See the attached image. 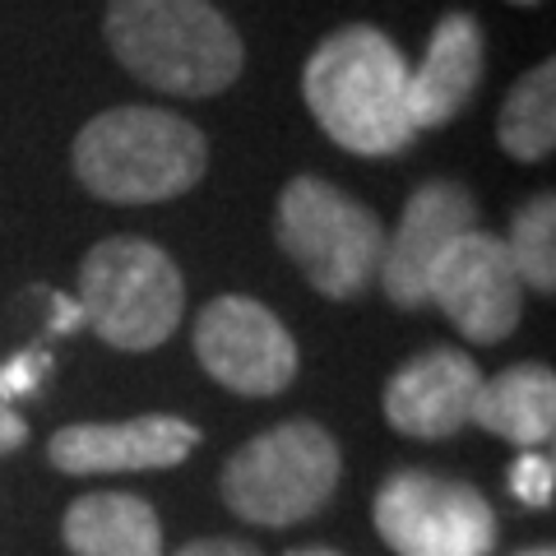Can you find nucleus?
Listing matches in <instances>:
<instances>
[{
	"instance_id": "nucleus-1",
	"label": "nucleus",
	"mask_w": 556,
	"mask_h": 556,
	"mask_svg": "<svg viewBox=\"0 0 556 556\" xmlns=\"http://www.w3.org/2000/svg\"><path fill=\"white\" fill-rule=\"evenodd\" d=\"M408 61L371 24H343L306 56L302 98L316 126L357 159H390L413 144Z\"/></svg>"
},
{
	"instance_id": "nucleus-2",
	"label": "nucleus",
	"mask_w": 556,
	"mask_h": 556,
	"mask_svg": "<svg viewBox=\"0 0 556 556\" xmlns=\"http://www.w3.org/2000/svg\"><path fill=\"white\" fill-rule=\"evenodd\" d=\"M108 47L167 98H214L247 65L241 33L214 0H108Z\"/></svg>"
},
{
	"instance_id": "nucleus-3",
	"label": "nucleus",
	"mask_w": 556,
	"mask_h": 556,
	"mask_svg": "<svg viewBox=\"0 0 556 556\" xmlns=\"http://www.w3.org/2000/svg\"><path fill=\"white\" fill-rule=\"evenodd\" d=\"M208 139L167 108H108L75 135V177L108 204H163L204 181Z\"/></svg>"
},
{
	"instance_id": "nucleus-4",
	"label": "nucleus",
	"mask_w": 556,
	"mask_h": 556,
	"mask_svg": "<svg viewBox=\"0 0 556 556\" xmlns=\"http://www.w3.org/2000/svg\"><path fill=\"white\" fill-rule=\"evenodd\" d=\"M274 241L329 302H357L386 260V223L325 177H292L274 204Z\"/></svg>"
},
{
	"instance_id": "nucleus-5",
	"label": "nucleus",
	"mask_w": 556,
	"mask_h": 556,
	"mask_svg": "<svg viewBox=\"0 0 556 556\" xmlns=\"http://www.w3.org/2000/svg\"><path fill=\"white\" fill-rule=\"evenodd\" d=\"M343 478V450L320 422L292 417L260 431L223 464V501L247 525L288 529L320 515Z\"/></svg>"
},
{
	"instance_id": "nucleus-6",
	"label": "nucleus",
	"mask_w": 556,
	"mask_h": 556,
	"mask_svg": "<svg viewBox=\"0 0 556 556\" xmlns=\"http://www.w3.org/2000/svg\"><path fill=\"white\" fill-rule=\"evenodd\" d=\"M75 302L102 343L121 353H149L177 334L186 283L163 247L144 237H108L84 255Z\"/></svg>"
},
{
	"instance_id": "nucleus-7",
	"label": "nucleus",
	"mask_w": 556,
	"mask_h": 556,
	"mask_svg": "<svg viewBox=\"0 0 556 556\" xmlns=\"http://www.w3.org/2000/svg\"><path fill=\"white\" fill-rule=\"evenodd\" d=\"M376 533L394 556H492L496 510L478 486L404 468L376 492Z\"/></svg>"
},
{
	"instance_id": "nucleus-8",
	"label": "nucleus",
	"mask_w": 556,
	"mask_h": 556,
	"mask_svg": "<svg viewBox=\"0 0 556 556\" xmlns=\"http://www.w3.org/2000/svg\"><path fill=\"white\" fill-rule=\"evenodd\" d=\"M200 367L218 380L223 390L247 394V399H274L298 380V339L288 325L274 316L265 302L241 298V292H223V298L204 302L190 329Z\"/></svg>"
},
{
	"instance_id": "nucleus-9",
	"label": "nucleus",
	"mask_w": 556,
	"mask_h": 556,
	"mask_svg": "<svg viewBox=\"0 0 556 556\" xmlns=\"http://www.w3.org/2000/svg\"><path fill=\"white\" fill-rule=\"evenodd\" d=\"M525 278L515 274L506 241L468 228L445 247L427 274V302L445 311V320L468 343H501L525 320Z\"/></svg>"
},
{
	"instance_id": "nucleus-10",
	"label": "nucleus",
	"mask_w": 556,
	"mask_h": 556,
	"mask_svg": "<svg viewBox=\"0 0 556 556\" xmlns=\"http://www.w3.org/2000/svg\"><path fill=\"white\" fill-rule=\"evenodd\" d=\"M200 427L172 413H144L130 422H75L47 441L51 468L70 478L98 473H144V468H177L195 455Z\"/></svg>"
},
{
	"instance_id": "nucleus-11",
	"label": "nucleus",
	"mask_w": 556,
	"mask_h": 556,
	"mask_svg": "<svg viewBox=\"0 0 556 556\" xmlns=\"http://www.w3.org/2000/svg\"><path fill=\"white\" fill-rule=\"evenodd\" d=\"M468 228H478V204L459 181H422L399 214L394 237H386L380 283L399 311L427 306V274L445 255V247Z\"/></svg>"
},
{
	"instance_id": "nucleus-12",
	"label": "nucleus",
	"mask_w": 556,
	"mask_h": 556,
	"mask_svg": "<svg viewBox=\"0 0 556 556\" xmlns=\"http://www.w3.org/2000/svg\"><path fill=\"white\" fill-rule=\"evenodd\" d=\"M482 367L464 348H427L386 380V422L399 437L445 441L468 427Z\"/></svg>"
},
{
	"instance_id": "nucleus-13",
	"label": "nucleus",
	"mask_w": 556,
	"mask_h": 556,
	"mask_svg": "<svg viewBox=\"0 0 556 556\" xmlns=\"http://www.w3.org/2000/svg\"><path fill=\"white\" fill-rule=\"evenodd\" d=\"M486 70V38L473 14H445L417 70H408V112L417 130L450 126L473 102Z\"/></svg>"
},
{
	"instance_id": "nucleus-14",
	"label": "nucleus",
	"mask_w": 556,
	"mask_h": 556,
	"mask_svg": "<svg viewBox=\"0 0 556 556\" xmlns=\"http://www.w3.org/2000/svg\"><path fill=\"white\" fill-rule=\"evenodd\" d=\"M468 422L482 431L525 445V450H547L556 431V376L543 362H515L501 376H482V390L473 399Z\"/></svg>"
},
{
	"instance_id": "nucleus-15",
	"label": "nucleus",
	"mask_w": 556,
	"mask_h": 556,
	"mask_svg": "<svg viewBox=\"0 0 556 556\" xmlns=\"http://www.w3.org/2000/svg\"><path fill=\"white\" fill-rule=\"evenodd\" d=\"M70 556H163V525L135 492H89L61 519Z\"/></svg>"
},
{
	"instance_id": "nucleus-16",
	"label": "nucleus",
	"mask_w": 556,
	"mask_h": 556,
	"mask_svg": "<svg viewBox=\"0 0 556 556\" xmlns=\"http://www.w3.org/2000/svg\"><path fill=\"white\" fill-rule=\"evenodd\" d=\"M496 139L515 163H543L556 149V65L543 61L515 79L501 102Z\"/></svg>"
},
{
	"instance_id": "nucleus-17",
	"label": "nucleus",
	"mask_w": 556,
	"mask_h": 556,
	"mask_svg": "<svg viewBox=\"0 0 556 556\" xmlns=\"http://www.w3.org/2000/svg\"><path fill=\"white\" fill-rule=\"evenodd\" d=\"M506 251H510L515 274L525 278V288L547 292L552 298V288H556V195L552 190L533 195L515 214Z\"/></svg>"
},
{
	"instance_id": "nucleus-18",
	"label": "nucleus",
	"mask_w": 556,
	"mask_h": 556,
	"mask_svg": "<svg viewBox=\"0 0 556 556\" xmlns=\"http://www.w3.org/2000/svg\"><path fill=\"white\" fill-rule=\"evenodd\" d=\"M510 492L525 501L529 510H547L552 496H556V464L547 450H525L515 464H510Z\"/></svg>"
},
{
	"instance_id": "nucleus-19",
	"label": "nucleus",
	"mask_w": 556,
	"mask_h": 556,
	"mask_svg": "<svg viewBox=\"0 0 556 556\" xmlns=\"http://www.w3.org/2000/svg\"><path fill=\"white\" fill-rule=\"evenodd\" d=\"M47 371H51L47 348H24V353H14L5 367H0V394H5L10 404H20V399H28L33 390L42 386Z\"/></svg>"
},
{
	"instance_id": "nucleus-20",
	"label": "nucleus",
	"mask_w": 556,
	"mask_h": 556,
	"mask_svg": "<svg viewBox=\"0 0 556 556\" xmlns=\"http://www.w3.org/2000/svg\"><path fill=\"white\" fill-rule=\"evenodd\" d=\"M177 556H265L255 543H241V538H200V543H186Z\"/></svg>"
},
{
	"instance_id": "nucleus-21",
	"label": "nucleus",
	"mask_w": 556,
	"mask_h": 556,
	"mask_svg": "<svg viewBox=\"0 0 556 556\" xmlns=\"http://www.w3.org/2000/svg\"><path fill=\"white\" fill-rule=\"evenodd\" d=\"M28 441V422H24V413L10 404L5 394H0V455H14Z\"/></svg>"
},
{
	"instance_id": "nucleus-22",
	"label": "nucleus",
	"mask_w": 556,
	"mask_h": 556,
	"mask_svg": "<svg viewBox=\"0 0 556 556\" xmlns=\"http://www.w3.org/2000/svg\"><path fill=\"white\" fill-rule=\"evenodd\" d=\"M79 325H84L79 302L75 298H61V292H51V320H47L51 334H75Z\"/></svg>"
},
{
	"instance_id": "nucleus-23",
	"label": "nucleus",
	"mask_w": 556,
	"mask_h": 556,
	"mask_svg": "<svg viewBox=\"0 0 556 556\" xmlns=\"http://www.w3.org/2000/svg\"><path fill=\"white\" fill-rule=\"evenodd\" d=\"M288 556H343L334 547H298V552H288Z\"/></svg>"
},
{
	"instance_id": "nucleus-24",
	"label": "nucleus",
	"mask_w": 556,
	"mask_h": 556,
	"mask_svg": "<svg viewBox=\"0 0 556 556\" xmlns=\"http://www.w3.org/2000/svg\"><path fill=\"white\" fill-rule=\"evenodd\" d=\"M515 556H556L552 547H525V552H515Z\"/></svg>"
},
{
	"instance_id": "nucleus-25",
	"label": "nucleus",
	"mask_w": 556,
	"mask_h": 556,
	"mask_svg": "<svg viewBox=\"0 0 556 556\" xmlns=\"http://www.w3.org/2000/svg\"><path fill=\"white\" fill-rule=\"evenodd\" d=\"M515 5H538V0H515Z\"/></svg>"
}]
</instances>
